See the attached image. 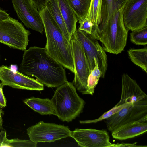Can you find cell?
Returning a JSON list of instances; mask_svg holds the SVG:
<instances>
[{
    "mask_svg": "<svg viewBox=\"0 0 147 147\" xmlns=\"http://www.w3.org/2000/svg\"><path fill=\"white\" fill-rule=\"evenodd\" d=\"M147 98V96L136 81L127 74L122 75V90L120 99L116 105L134 103Z\"/></svg>",
    "mask_w": 147,
    "mask_h": 147,
    "instance_id": "5bb4252c",
    "label": "cell"
},
{
    "mask_svg": "<svg viewBox=\"0 0 147 147\" xmlns=\"http://www.w3.org/2000/svg\"><path fill=\"white\" fill-rule=\"evenodd\" d=\"M123 9L113 13L106 23L99 26V40L107 52L121 53L126 45L128 31L124 23Z\"/></svg>",
    "mask_w": 147,
    "mask_h": 147,
    "instance_id": "277c9868",
    "label": "cell"
},
{
    "mask_svg": "<svg viewBox=\"0 0 147 147\" xmlns=\"http://www.w3.org/2000/svg\"><path fill=\"white\" fill-rule=\"evenodd\" d=\"M59 7L68 32L71 38L76 30L78 20L68 0H57Z\"/></svg>",
    "mask_w": 147,
    "mask_h": 147,
    "instance_id": "2e32d148",
    "label": "cell"
},
{
    "mask_svg": "<svg viewBox=\"0 0 147 147\" xmlns=\"http://www.w3.org/2000/svg\"><path fill=\"white\" fill-rule=\"evenodd\" d=\"M130 40L136 45L147 44V25L132 31L130 34Z\"/></svg>",
    "mask_w": 147,
    "mask_h": 147,
    "instance_id": "cb8c5ba5",
    "label": "cell"
},
{
    "mask_svg": "<svg viewBox=\"0 0 147 147\" xmlns=\"http://www.w3.org/2000/svg\"><path fill=\"white\" fill-rule=\"evenodd\" d=\"M137 142L134 143H118L115 144V147H147L146 146H138L136 145Z\"/></svg>",
    "mask_w": 147,
    "mask_h": 147,
    "instance_id": "f546056e",
    "label": "cell"
},
{
    "mask_svg": "<svg viewBox=\"0 0 147 147\" xmlns=\"http://www.w3.org/2000/svg\"><path fill=\"white\" fill-rule=\"evenodd\" d=\"M46 38L45 48L47 53L72 73L74 71L71 45L65 38L54 20L45 7L39 11Z\"/></svg>",
    "mask_w": 147,
    "mask_h": 147,
    "instance_id": "7a4b0ae2",
    "label": "cell"
},
{
    "mask_svg": "<svg viewBox=\"0 0 147 147\" xmlns=\"http://www.w3.org/2000/svg\"><path fill=\"white\" fill-rule=\"evenodd\" d=\"M74 34L83 47L90 72L95 67V59L101 72L100 77L104 78L107 68L108 61L103 48L98 40L83 31L76 29Z\"/></svg>",
    "mask_w": 147,
    "mask_h": 147,
    "instance_id": "8992f818",
    "label": "cell"
},
{
    "mask_svg": "<svg viewBox=\"0 0 147 147\" xmlns=\"http://www.w3.org/2000/svg\"><path fill=\"white\" fill-rule=\"evenodd\" d=\"M37 144L30 139L28 140H21L16 138L8 139L6 142V147H36Z\"/></svg>",
    "mask_w": 147,
    "mask_h": 147,
    "instance_id": "484cf974",
    "label": "cell"
},
{
    "mask_svg": "<svg viewBox=\"0 0 147 147\" xmlns=\"http://www.w3.org/2000/svg\"><path fill=\"white\" fill-rule=\"evenodd\" d=\"M51 99L56 116L61 121L67 122L72 121L80 114L85 104L73 83L67 80L58 87Z\"/></svg>",
    "mask_w": 147,
    "mask_h": 147,
    "instance_id": "3957f363",
    "label": "cell"
},
{
    "mask_svg": "<svg viewBox=\"0 0 147 147\" xmlns=\"http://www.w3.org/2000/svg\"><path fill=\"white\" fill-rule=\"evenodd\" d=\"M105 120L107 129L111 132L131 122L136 121L147 122V98L129 103Z\"/></svg>",
    "mask_w": 147,
    "mask_h": 147,
    "instance_id": "52a82bcc",
    "label": "cell"
},
{
    "mask_svg": "<svg viewBox=\"0 0 147 147\" xmlns=\"http://www.w3.org/2000/svg\"><path fill=\"white\" fill-rule=\"evenodd\" d=\"M129 57L135 64L147 73V48H130L127 51Z\"/></svg>",
    "mask_w": 147,
    "mask_h": 147,
    "instance_id": "ffe728a7",
    "label": "cell"
},
{
    "mask_svg": "<svg viewBox=\"0 0 147 147\" xmlns=\"http://www.w3.org/2000/svg\"><path fill=\"white\" fill-rule=\"evenodd\" d=\"M3 86L0 82V107L3 108L6 106V99L3 90Z\"/></svg>",
    "mask_w": 147,
    "mask_h": 147,
    "instance_id": "83f0119b",
    "label": "cell"
},
{
    "mask_svg": "<svg viewBox=\"0 0 147 147\" xmlns=\"http://www.w3.org/2000/svg\"><path fill=\"white\" fill-rule=\"evenodd\" d=\"M0 80L3 86L14 88L37 91L44 89V85L37 80L7 65L0 66Z\"/></svg>",
    "mask_w": 147,
    "mask_h": 147,
    "instance_id": "8fae6325",
    "label": "cell"
},
{
    "mask_svg": "<svg viewBox=\"0 0 147 147\" xmlns=\"http://www.w3.org/2000/svg\"><path fill=\"white\" fill-rule=\"evenodd\" d=\"M102 0H91L86 18L96 26H99L102 22L101 10Z\"/></svg>",
    "mask_w": 147,
    "mask_h": 147,
    "instance_id": "7402d4cb",
    "label": "cell"
},
{
    "mask_svg": "<svg viewBox=\"0 0 147 147\" xmlns=\"http://www.w3.org/2000/svg\"><path fill=\"white\" fill-rule=\"evenodd\" d=\"M129 103H125L117 106L116 105L110 110L105 112L101 116L98 118L92 120H81L79 121L81 124H87L95 123L105 120L109 118L114 114L118 112L121 109L127 106Z\"/></svg>",
    "mask_w": 147,
    "mask_h": 147,
    "instance_id": "d4e9b609",
    "label": "cell"
},
{
    "mask_svg": "<svg viewBox=\"0 0 147 147\" xmlns=\"http://www.w3.org/2000/svg\"><path fill=\"white\" fill-rule=\"evenodd\" d=\"M70 137L80 147H115V144L110 142L109 135L105 130L76 128L71 131Z\"/></svg>",
    "mask_w": 147,
    "mask_h": 147,
    "instance_id": "4fadbf2b",
    "label": "cell"
},
{
    "mask_svg": "<svg viewBox=\"0 0 147 147\" xmlns=\"http://www.w3.org/2000/svg\"><path fill=\"white\" fill-rule=\"evenodd\" d=\"M9 16V14L5 11L0 9V20L7 18Z\"/></svg>",
    "mask_w": 147,
    "mask_h": 147,
    "instance_id": "4dcf8cb0",
    "label": "cell"
},
{
    "mask_svg": "<svg viewBox=\"0 0 147 147\" xmlns=\"http://www.w3.org/2000/svg\"><path fill=\"white\" fill-rule=\"evenodd\" d=\"M147 131V122L136 121L124 125L111 131L112 137L121 140L132 138Z\"/></svg>",
    "mask_w": 147,
    "mask_h": 147,
    "instance_id": "9a60e30c",
    "label": "cell"
},
{
    "mask_svg": "<svg viewBox=\"0 0 147 147\" xmlns=\"http://www.w3.org/2000/svg\"><path fill=\"white\" fill-rule=\"evenodd\" d=\"M30 34L17 20L10 16L0 20V43L11 48L26 50Z\"/></svg>",
    "mask_w": 147,
    "mask_h": 147,
    "instance_id": "5b68a950",
    "label": "cell"
},
{
    "mask_svg": "<svg viewBox=\"0 0 147 147\" xmlns=\"http://www.w3.org/2000/svg\"><path fill=\"white\" fill-rule=\"evenodd\" d=\"M14 10L25 26L42 34L44 27L40 13L31 0H11Z\"/></svg>",
    "mask_w": 147,
    "mask_h": 147,
    "instance_id": "7c38bea8",
    "label": "cell"
},
{
    "mask_svg": "<svg viewBox=\"0 0 147 147\" xmlns=\"http://www.w3.org/2000/svg\"><path fill=\"white\" fill-rule=\"evenodd\" d=\"M94 60L95 67L90 73L87 80L88 94L92 95L94 93L95 88L101 77V72L97 63L95 59Z\"/></svg>",
    "mask_w": 147,
    "mask_h": 147,
    "instance_id": "603a6c76",
    "label": "cell"
},
{
    "mask_svg": "<svg viewBox=\"0 0 147 147\" xmlns=\"http://www.w3.org/2000/svg\"><path fill=\"white\" fill-rule=\"evenodd\" d=\"M63 67L47 53L45 47L34 46L24 51L19 71L36 77L49 88L56 87L67 81Z\"/></svg>",
    "mask_w": 147,
    "mask_h": 147,
    "instance_id": "6da1fadb",
    "label": "cell"
},
{
    "mask_svg": "<svg viewBox=\"0 0 147 147\" xmlns=\"http://www.w3.org/2000/svg\"><path fill=\"white\" fill-rule=\"evenodd\" d=\"M122 11L124 24L128 31L147 25V0H127Z\"/></svg>",
    "mask_w": 147,
    "mask_h": 147,
    "instance_id": "30bf717a",
    "label": "cell"
},
{
    "mask_svg": "<svg viewBox=\"0 0 147 147\" xmlns=\"http://www.w3.org/2000/svg\"><path fill=\"white\" fill-rule=\"evenodd\" d=\"M51 0H31L39 11L45 7L46 4Z\"/></svg>",
    "mask_w": 147,
    "mask_h": 147,
    "instance_id": "4316f807",
    "label": "cell"
},
{
    "mask_svg": "<svg viewBox=\"0 0 147 147\" xmlns=\"http://www.w3.org/2000/svg\"><path fill=\"white\" fill-rule=\"evenodd\" d=\"M68 0L79 22L82 21L86 17L91 0Z\"/></svg>",
    "mask_w": 147,
    "mask_h": 147,
    "instance_id": "44dd1931",
    "label": "cell"
},
{
    "mask_svg": "<svg viewBox=\"0 0 147 147\" xmlns=\"http://www.w3.org/2000/svg\"><path fill=\"white\" fill-rule=\"evenodd\" d=\"M0 107V131L2 128L3 121H2V111Z\"/></svg>",
    "mask_w": 147,
    "mask_h": 147,
    "instance_id": "1f68e13d",
    "label": "cell"
},
{
    "mask_svg": "<svg viewBox=\"0 0 147 147\" xmlns=\"http://www.w3.org/2000/svg\"><path fill=\"white\" fill-rule=\"evenodd\" d=\"M70 42L74 69L73 84L82 94H88L87 80L90 72L83 49L74 34L72 36Z\"/></svg>",
    "mask_w": 147,
    "mask_h": 147,
    "instance_id": "ba28073f",
    "label": "cell"
},
{
    "mask_svg": "<svg viewBox=\"0 0 147 147\" xmlns=\"http://www.w3.org/2000/svg\"><path fill=\"white\" fill-rule=\"evenodd\" d=\"M24 102L33 110L41 115H56L51 99L32 97L24 100Z\"/></svg>",
    "mask_w": 147,
    "mask_h": 147,
    "instance_id": "e0dca14e",
    "label": "cell"
},
{
    "mask_svg": "<svg viewBox=\"0 0 147 147\" xmlns=\"http://www.w3.org/2000/svg\"><path fill=\"white\" fill-rule=\"evenodd\" d=\"M127 0H102L101 10L102 20L99 26L105 24L113 13L123 9Z\"/></svg>",
    "mask_w": 147,
    "mask_h": 147,
    "instance_id": "d6986e66",
    "label": "cell"
},
{
    "mask_svg": "<svg viewBox=\"0 0 147 147\" xmlns=\"http://www.w3.org/2000/svg\"><path fill=\"white\" fill-rule=\"evenodd\" d=\"M7 139L6 131H0V147H4Z\"/></svg>",
    "mask_w": 147,
    "mask_h": 147,
    "instance_id": "f1b7e54d",
    "label": "cell"
},
{
    "mask_svg": "<svg viewBox=\"0 0 147 147\" xmlns=\"http://www.w3.org/2000/svg\"><path fill=\"white\" fill-rule=\"evenodd\" d=\"M26 131L30 139L37 144L54 142L70 137L71 131L67 126L43 121L29 127Z\"/></svg>",
    "mask_w": 147,
    "mask_h": 147,
    "instance_id": "9c48e42d",
    "label": "cell"
},
{
    "mask_svg": "<svg viewBox=\"0 0 147 147\" xmlns=\"http://www.w3.org/2000/svg\"><path fill=\"white\" fill-rule=\"evenodd\" d=\"M45 7L52 16L65 37L70 42L71 37L61 13L57 0H50L46 4Z\"/></svg>",
    "mask_w": 147,
    "mask_h": 147,
    "instance_id": "ac0fdd59",
    "label": "cell"
}]
</instances>
